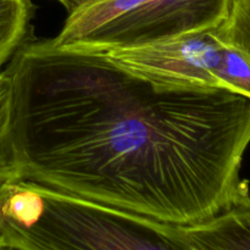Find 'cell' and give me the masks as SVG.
I'll use <instances>...</instances> for the list:
<instances>
[{
  "mask_svg": "<svg viewBox=\"0 0 250 250\" xmlns=\"http://www.w3.org/2000/svg\"><path fill=\"white\" fill-rule=\"evenodd\" d=\"M4 70L21 180L176 226L205 221L249 192L239 176L248 97L163 87L103 53L32 36Z\"/></svg>",
  "mask_w": 250,
  "mask_h": 250,
  "instance_id": "6da1fadb",
  "label": "cell"
},
{
  "mask_svg": "<svg viewBox=\"0 0 250 250\" xmlns=\"http://www.w3.org/2000/svg\"><path fill=\"white\" fill-rule=\"evenodd\" d=\"M5 248L195 250L176 225L82 199L27 180L0 186Z\"/></svg>",
  "mask_w": 250,
  "mask_h": 250,
  "instance_id": "7a4b0ae2",
  "label": "cell"
},
{
  "mask_svg": "<svg viewBox=\"0 0 250 250\" xmlns=\"http://www.w3.org/2000/svg\"><path fill=\"white\" fill-rule=\"evenodd\" d=\"M224 42L216 28L105 51L129 72L168 88H222L217 70ZM224 89V88H222Z\"/></svg>",
  "mask_w": 250,
  "mask_h": 250,
  "instance_id": "3957f363",
  "label": "cell"
},
{
  "mask_svg": "<svg viewBox=\"0 0 250 250\" xmlns=\"http://www.w3.org/2000/svg\"><path fill=\"white\" fill-rule=\"evenodd\" d=\"M232 0H146L103 29L81 51L105 53L214 29L227 19Z\"/></svg>",
  "mask_w": 250,
  "mask_h": 250,
  "instance_id": "277c9868",
  "label": "cell"
},
{
  "mask_svg": "<svg viewBox=\"0 0 250 250\" xmlns=\"http://www.w3.org/2000/svg\"><path fill=\"white\" fill-rule=\"evenodd\" d=\"M178 227L195 250H250V192L205 221Z\"/></svg>",
  "mask_w": 250,
  "mask_h": 250,
  "instance_id": "5b68a950",
  "label": "cell"
},
{
  "mask_svg": "<svg viewBox=\"0 0 250 250\" xmlns=\"http://www.w3.org/2000/svg\"><path fill=\"white\" fill-rule=\"evenodd\" d=\"M144 1L146 0H84L68 12L60 33L46 41L55 49L81 51L103 29Z\"/></svg>",
  "mask_w": 250,
  "mask_h": 250,
  "instance_id": "8992f818",
  "label": "cell"
},
{
  "mask_svg": "<svg viewBox=\"0 0 250 250\" xmlns=\"http://www.w3.org/2000/svg\"><path fill=\"white\" fill-rule=\"evenodd\" d=\"M34 11L31 0H0V68L32 36Z\"/></svg>",
  "mask_w": 250,
  "mask_h": 250,
  "instance_id": "52a82bcc",
  "label": "cell"
},
{
  "mask_svg": "<svg viewBox=\"0 0 250 250\" xmlns=\"http://www.w3.org/2000/svg\"><path fill=\"white\" fill-rule=\"evenodd\" d=\"M11 82L6 71L0 68V185L21 180L10 127Z\"/></svg>",
  "mask_w": 250,
  "mask_h": 250,
  "instance_id": "ba28073f",
  "label": "cell"
},
{
  "mask_svg": "<svg viewBox=\"0 0 250 250\" xmlns=\"http://www.w3.org/2000/svg\"><path fill=\"white\" fill-rule=\"evenodd\" d=\"M217 78L224 89L250 98V55L224 42Z\"/></svg>",
  "mask_w": 250,
  "mask_h": 250,
  "instance_id": "9c48e42d",
  "label": "cell"
},
{
  "mask_svg": "<svg viewBox=\"0 0 250 250\" xmlns=\"http://www.w3.org/2000/svg\"><path fill=\"white\" fill-rule=\"evenodd\" d=\"M216 32L222 41L250 55V0H232L229 16Z\"/></svg>",
  "mask_w": 250,
  "mask_h": 250,
  "instance_id": "30bf717a",
  "label": "cell"
},
{
  "mask_svg": "<svg viewBox=\"0 0 250 250\" xmlns=\"http://www.w3.org/2000/svg\"><path fill=\"white\" fill-rule=\"evenodd\" d=\"M56 1L60 2V4L62 5V6L65 7L68 12H71V11H73V10L78 6V5L82 4L84 0H56Z\"/></svg>",
  "mask_w": 250,
  "mask_h": 250,
  "instance_id": "8fae6325",
  "label": "cell"
},
{
  "mask_svg": "<svg viewBox=\"0 0 250 250\" xmlns=\"http://www.w3.org/2000/svg\"><path fill=\"white\" fill-rule=\"evenodd\" d=\"M0 198H1V190H0ZM2 248H5V241H4V236H2L1 224H0V249H2Z\"/></svg>",
  "mask_w": 250,
  "mask_h": 250,
  "instance_id": "7c38bea8",
  "label": "cell"
},
{
  "mask_svg": "<svg viewBox=\"0 0 250 250\" xmlns=\"http://www.w3.org/2000/svg\"><path fill=\"white\" fill-rule=\"evenodd\" d=\"M0 250H16V249H12V248H2V249H0Z\"/></svg>",
  "mask_w": 250,
  "mask_h": 250,
  "instance_id": "4fadbf2b",
  "label": "cell"
}]
</instances>
